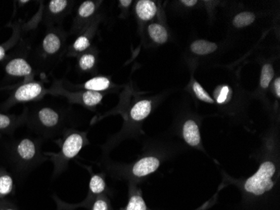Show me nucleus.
I'll use <instances>...</instances> for the list:
<instances>
[{"label":"nucleus","instance_id":"nucleus-1","mask_svg":"<svg viewBox=\"0 0 280 210\" xmlns=\"http://www.w3.org/2000/svg\"><path fill=\"white\" fill-rule=\"evenodd\" d=\"M275 172V165L273 162L265 161L261 164L258 172L246 181L245 190L254 195H262L270 191L274 185L272 178Z\"/></svg>","mask_w":280,"mask_h":210},{"label":"nucleus","instance_id":"nucleus-2","mask_svg":"<svg viewBox=\"0 0 280 210\" xmlns=\"http://www.w3.org/2000/svg\"><path fill=\"white\" fill-rule=\"evenodd\" d=\"M49 94V89L44 88L41 82L30 81L24 82L10 94V98L5 103V107H12L15 104H25L41 99Z\"/></svg>","mask_w":280,"mask_h":210},{"label":"nucleus","instance_id":"nucleus-3","mask_svg":"<svg viewBox=\"0 0 280 210\" xmlns=\"http://www.w3.org/2000/svg\"><path fill=\"white\" fill-rule=\"evenodd\" d=\"M49 94L65 97L71 104H79L86 107L97 106L104 98V95L98 92L70 91L65 89L61 82H56L49 89Z\"/></svg>","mask_w":280,"mask_h":210},{"label":"nucleus","instance_id":"nucleus-4","mask_svg":"<svg viewBox=\"0 0 280 210\" xmlns=\"http://www.w3.org/2000/svg\"><path fill=\"white\" fill-rule=\"evenodd\" d=\"M66 33L58 28L47 31L41 41V52L45 57H54L64 48Z\"/></svg>","mask_w":280,"mask_h":210},{"label":"nucleus","instance_id":"nucleus-5","mask_svg":"<svg viewBox=\"0 0 280 210\" xmlns=\"http://www.w3.org/2000/svg\"><path fill=\"white\" fill-rule=\"evenodd\" d=\"M5 71L10 77H24L25 82L34 79V71L30 62L24 57H15L5 64Z\"/></svg>","mask_w":280,"mask_h":210},{"label":"nucleus","instance_id":"nucleus-6","mask_svg":"<svg viewBox=\"0 0 280 210\" xmlns=\"http://www.w3.org/2000/svg\"><path fill=\"white\" fill-rule=\"evenodd\" d=\"M96 10V3L91 1V0L84 1L79 6L77 12H76V18L73 20L70 33L74 35V34H79L81 32V30L86 27L90 18L94 16Z\"/></svg>","mask_w":280,"mask_h":210},{"label":"nucleus","instance_id":"nucleus-7","mask_svg":"<svg viewBox=\"0 0 280 210\" xmlns=\"http://www.w3.org/2000/svg\"><path fill=\"white\" fill-rule=\"evenodd\" d=\"M72 5L67 0H51L44 10V20L50 23L59 21L71 11Z\"/></svg>","mask_w":280,"mask_h":210},{"label":"nucleus","instance_id":"nucleus-8","mask_svg":"<svg viewBox=\"0 0 280 210\" xmlns=\"http://www.w3.org/2000/svg\"><path fill=\"white\" fill-rule=\"evenodd\" d=\"M35 118L40 125L47 130H52L61 124L62 115L59 110L54 108L42 106L35 110Z\"/></svg>","mask_w":280,"mask_h":210},{"label":"nucleus","instance_id":"nucleus-9","mask_svg":"<svg viewBox=\"0 0 280 210\" xmlns=\"http://www.w3.org/2000/svg\"><path fill=\"white\" fill-rule=\"evenodd\" d=\"M94 28L87 26L84 28L78 36L74 40L73 43L70 46L67 51V56L69 57H78L79 55L86 52L91 47V30Z\"/></svg>","mask_w":280,"mask_h":210},{"label":"nucleus","instance_id":"nucleus-10","mask_svg":"<svg viewBox=\"0 0 280 210\" xmlns=\"http://www.w3.org/2000/svg\"><path fill=\"white\" fill-rule=\"evenodd\" d=\"M84 145L83 136L80 133L70 134L62 144V156L65 160L73 158L80 152Z\"/></svg>","mask_w":280,"mask_h":210},{"label":"nucleus","instance_id":"nucleus-11","mask_svg":"<svg viewBox=\"0 0 280 210\" xmlns=\"http://www.w3.org/2000/svg\"><path fill=\"white\" fill-rule=\"evenodd\" d=\"M160 160L154 156H148L145 158L140 159L133 166V175L138 178H143L149 175L150 173H155L160 166Z\"/></svg>","mask_w":280,"mask_h":210},{"label":"nucleus","instance_id":"nucleus-12","mask_svg":"<svg viewBox=\"0 0 280 210\" xmlns=\"http://www.w3.org/2000/svg\"><path fill=\"white\" fill-rule=\"evenodd\" d=\"M135 12L140 20L149 21L156 15L157 6L151 0H139L136 4Z\"/></svg>","mask_w":280,"mask_h":210},{"label":"nucleus","instance_id":"nucleus-13","mask_svg":"<svg viewBox=\"0 0 280 210\" xmlns=\"http://www.w3.org/2000/svg\"><path fill=\"white\" fill-rule=\"evenodd\" d=\"M16 152L19 157L23 161H32L36 156V146L35 142L30 139H24L18 144Z\"/></svg>","mask_w":280,"mask_h":210},{"label":"nucleus","instance_id":"nucleus-14","mask_svg":"<svg viewBox=\"0 0 280 210\" xmlns=\"http://www.w3.org/2000/svg\"><path fill=\"white\" fill-rule=\"evenodd\" d=\"M183 136L184 141L190 146H197L201 142L199 128L196 122L193 120H187L183 126Z\"/></svg>","mask_w":280,"mask_h":210},{"label":"nucleus","instance_id":"nucleus-15","mask_svg":"<svg viewBox=\"0 0 280 210\" xmlns=\"http://www.w3.org/2000/svg\"><path fill=\"white\" fill-rule=\"evenodd\" d=\"M152 109V102L143 99L137 102L130 110V118L134 121H141L150 114Z\"/></svg>","mask_w":280,"mask_h":210},{"label":"nucleus","instance_id":"nucleus-16","mask_svg":"<svg viewBox=\"0 0 280 210\" xmlns=\"http://www.w3.org/2000/svg\"><path fill=\"white\" fill-rule=\"evenodd\" d=\"M111 87L110 80L106 77H96L84 82L82 88L85 91H92L101 93Z\"/></svg>","mask_w":280,"mask_h":210},{"label":"nucleus","instance_id":"nucleus-17","mask_svg":"<svg viewBox=\"0 0 280 210\" xmlns=\"http://www.w3.org/2000/svg\"><path fill=\"white\" fill-rule=\"evenodd\" d=\"M148 33L153 41L164 44L168 40V33L165 28L160 24H151L148 27Z\"/></svg>","mask_w":280,"mask_h":210},{"label":"nucleus","instance_id":"nucleus-18","mask_svg":"<svg viewBox=\"0 0 280 210\" xmlns=\"http://www.w3.org/2000/svg\"><path fill=\"white\" fill-rule=\"evenodd\" d=\"M216 48H217V46L215 43L205 40H196L192 43V47H191L192 52H194L195 54L201 55V56L211 54L216 51Z\"/></svg>","mask_w":280,"mask_h":210},{"label":"nucleus","instance_id":"nucleus-19","mask_svg":"<svg viewBox=\"0 0 280 210\" xmlns=\"http://www.w3.org/2000/svg\"><path fill=\"white\" fill-rule=\"evenodd\" d=\"M77 65L81 72H90L96 65V56L92 52L86 51L79 55Z\"/></svg>","mask_w":280,"mask_h":210},{"label":"nucleus","instance_id":"nucleus-20","mask_svg":"<svg viewBox=\"0 0 280 210\" xmlns=\"http://www.w3.org/2000/svg\"><path fill=\"white\" fill-rule=\"evenodd\" d=\"M255 20V15L251 12H242L237 15L234 19V26L243 28L253 24Z\"/></svg>","mask_w":280,"mask_h":210},{"label":"nucleus","instance_id":"nucleus-21","mask_svg":"<svg viewBox=\"0 0 280 210\" xmlns=\"http://www.w3.org/2000/svg\"><path fill=\"white\" fill-rule=\"evenodd\" d=\"M273 76H274V71L273 67L270 64L264 65L261 72L260 86L263 89H267L273 79Z\"/></svg>","mask_w":280,"mask_h":210},{"label":"nucleus","instance_id":"nucleus-22","mask_svg":"<svg viewBox=\"0 0 280 210\" xmlns=\"http://www.w3.org/2000/svg\"><path fill=\"white\" fill-rule=\"evenodd\" d=\"M90 189L94 193H101L105 189L104 178L101 176H92L90 181Z\"/></svg>","mask_w":280,"mask_h":210},{"label":"nucleus","instance_id":"nucleus-23","mask_svg":"<svg viewBox=\"0 0 280 210\" xmlns=\"http://www.w3.org/2000/svg\"><path fill=\"white\" fill-rule=\"evenodd\" d=\"M13 180L7 174L0 176V194L6 195L12 191Z\"/></svg>","mask_w":280,"mask_h":210},{"label":"nucleus","instance_id":"nucleus-24","mask_svg":"<svg viewBox=\"0 0 280 210\" xmlns=\"http://www.w3.org/2000/svg\"><path fill=\"white\" fill-rule=\"evenodd\" d=\"M193 91L200 100L208 103V104H213V99H211V97H210L209 94L205 91L204 89L198 82H195L193 83Z\"/></svg>","mask_w":280,"mask_h":210},{"label":"nucleus","instance_id":"nucleus-25","mask_svg":"<svg viewBox=\"0 0 280 210\" xmlns=\"http://www.w3.org/2000/svg\"><path fill=\"white\" fill-rule=\"evenodd\" d=\"M127 210H147L145 201L140 196L134 195L130 198Z\"/></svg>","mask_w":280,"mask_h":210},{"label":"nucleus","instance_id":"nucleus-26","mask_svg":"<svg viewBox=\"0 0 280 210\" xmlns=\"http://www.w3.org/2000/svg\"><path fill=\"white\" fill-rule=\"evenodd\" d=\"M15 124V118L7 114H0V131H6Z\"/></svg>","mask_w":280,"mask_h":210},{"label":"nucleus","instance_id":"nucleus-27","mask_svg":"<svg viewBox=\"0 0 280 210\" xmlns=\"http://www.w3.org/2000/svg\"><path fill=\"white\" fill-rule=\"evenodd\" d=\"M229 93L228 87L224 86L221 89L220 94H219L218 97H217V103L218 104H223L224 102L226 101V98H227V94Z\"/></svg>","mask_w":280,"mask_h":210},{"label":"nucleus","instance_id":"nucleus-28","mask_svg":"<svg viewBox=\"0 0 280 210\" xmlns=\"http://www.w3.org/2000/svg\"><path fill=\"white\" fill-rule=\"evenodd\" d=\"M94 210H108V204L105 201L99 199L94 203Z\"/></svg>","mask_w":280,"mask_h":210},{"label":"nucleus","instance_id":"nucleus-29","mask_svg":"<svg viewBox=\"0 0 280 210\" xmlns=\"http://www.w3.org/2000/svg\"><path fill=\"white\" fill-rule=\"evenodd\" d=\"M181 3L187 7H192L197 5V1L196 0H182Z\"/></svg>","mask_w":280,"mask_h":210},{"label":"nucleus","instance_id":"nucleus-30","mask_svg":"<svg viewBox=\"0 0 280 210\" xmlns=\"http://www.w3.org/2000/svg\"><path fill=\"white\" fill-rule=\"evenodd\" d=\"M274 88H275L276 94L277 96L279 98L280 97V78L278 77L277 79L274 81Z\"/></svg>","mask_w":280,"mask_h":210},{"label":"nucleus","instance_id":"nucleus-31","mask_svg":"<svg viewBox=\"0 0 280 210\" xmlns=\"http://www.w3.org/2000/svg\"><path fill=\"white\" fill-rule=\"evenodd\" d=\"M119 4H120L122 7L128 8L130 6L132 1L131 0H128V1H127V0H121V1H119Z\"/></svg>","mask_w":280,"mask_h":210}]
</instances>
